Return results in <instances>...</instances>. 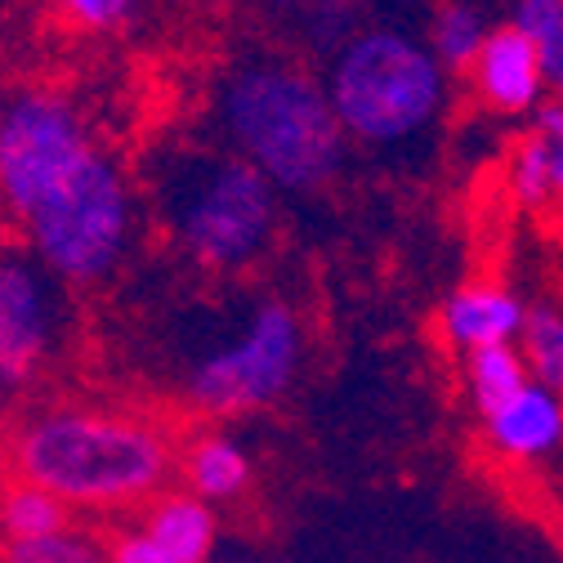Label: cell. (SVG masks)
<instances>
[{
    "mask_svg": "<svg viewBox=\"0 0 563 563\" xmlns=\"http://www.w3.org/2000/svg\"><path fill=\"white\" fill-rule=\"evenodd\" d=\"M5 456L14 478L95 515L157 501L175 470V443L162 426L108 407H45L19 420Z\"/></svg>",
    "mask_w": 563,
    "mask_h": 563,
    "instance_id": "6da1fadb",
    "label": "cell"
},
{
    "mask_svg": "<svg viewBox=\"0 0 563 563\" xmlns=\"http://www.w3.org/2000/svg\"><path fill=\"white\" fill-rule=\"evenodd\" d=\"M210 108L224 148L277 192H313L344 166V130L322 81L287 54H242L216 81Z\"/></svg>",
    "mask_w": 563,
    "mask_h": 563,
    "instance_id": "7a4b0ae2",
    "label": "cell"
},
{
    "mask_svg": "<svg viewBox=\"0 0 563 563\" xmlns=\"http://www.w3.org/2000/svg\"><path fill=\"white\" fill-rule=\"evenodd\" d=\"M148 184L175 246L206 268L238 273L277 238V188L229 148H162Z\"/></svg>",
    "mask_w": 563,
    "mask_h": 563,
    "instance_id": "3957f363",
    "label": "cell"
},
{
    "mask_svg": "<svg viewBox=\"0 0 563 563\" xmlns=\"http://www.w3.org/2000/svg\"><path fill=\"white\" fill-rule=\"evenodd\" d=\"M322 90L344 139L398 148L434 130L448 103V73L426 36L398 23H367L340 36Z\"/></svg>",
    "mask_w": 563,
    "mask_h": 563,
    "instance_id": "277c9868",
    "label": "cell"
},
{
    "mask_svg": "<svg viewBox=\"0 0 563 563\" xmlns=\"http://www.w3.org/2000/svg\"><path fill=\"white\" fill-rule=\"evenodd\" d=\"M23 251H32L58 282H99L108 277L134 238V188L121 162L95 144L32 210L14 224Z\"/></svg>",
    "mask_w": 563,
    "mask_h": 563,
    "instance_id": "5b68a950",
    "label": "cell"
},
{
    "mask_svg": "<svg viewBox=\"0 0 563 563\" xmlns=\"http://www.w3.org/2000/svg\"><path fill=\"white\" fill-rule=\"evenodd\" d=\"M90 148L95 134L63 90L27 86L0 99V220L19 224Z\"/></svg>",
    "mask_w": 563,
    "mask_h": 563,
    "instance_id": "8992f818",
    "label": "cell"
},
{
    "mask_svg": "<svg viewBox=\"0 0 563 563\" xmlns=\"http://www.w3.org/2000/svg\"><path fill=\"white\" fill-rule=\"evenodd\" d=\"M305 358V327L287 300H260L246 327L206 354L188 376V398L210 416L273 407Z\"/></svg>",
    "mask_w": 563,
    "mask_h": 563,
    "instance_id": "52a82bcc",
    "label": "cell"
},
{
    "mask_svg": "<svg viewBox=\"0 0 563 563\" xmlns=\"http://www.w3.org/2000/svg\"><path fill=\"white\" fill-rule=\"evenodd\" d=\"M63 282L23 246H0V385H27L58 340Z\"/></svg>",
    "mask_w": 563,
    "mask_h": 563,
    "instance_id": "ba28073f",
    "label": "cell"
},
{
    "mask_svg": "<svg viewBox=\"0 0 563 563\" xmlns=\"http://www.w3.org/2000/svg\"><path fill=\"white\" fill-rule=\"evenodd\" d=\"M470 86H474V99L497 117H532L537 103L550 95L541 54L532 36L519 32L515 23L487 32L478 58L470 63Z\"/></svg>",
    "mask_w": 563,
    "mask_h": 563,
    "instance_id": "9c48e42d",
    "label": "cell"
},
{
    "mask_svg": "<svg viewBox=\"0 0 563 563\" xmlns=\"http://www.w3.org/2000/svg\"><path fill=\"white\" fill-rule=\"evenodd\" d=\"M483 439L510 465L545 461L563 448V394L545 385H523L510 402L483 416Z\"/></svg>",
    "mask_w": 563,
    "mask_h": 563,
    "instance_id": "30bf717a",
    "label": "cell"
},
{
    "mask_svg": "<svg viewBox=\"0 0 563 563\" xmlns=\"http://www.w3.org/2000/svg\"><path fill=\"white\" fill-rule=\"evenodd\" d=\"M523 313L528 305L501 287V282H470V287L452 291L439 309V335L474 354V349H492V344H515L523 331Z\"/></svg>",
    "mask_w": 563,
    "mask_h": 563,
    "instance_id": "8fae6325",
    "label": "cell"
},
{
    "mask_svg": "<svg viewBox=\"0 0 563 563\" xmlns=\"http://www.w3.org/2000/svg\"><path fill=\"white\" fill-rule=\"evenodd\" d=\"M139 528L157 545H166L179 563H206L216 554V537H220L216 506L192 497V492H162L157 501L144 506V523Z\"/></svg>",
    "mask_w": 563,
    "mask_h": 563,
    "instance_id": "7c38bea8",
    "label": "cell"
},
{
    "mask_svg": "<svg viewBox=\"0 0 563 563\" xmlns=\"http://www.w3.org/2000/svg\"><path fill=\"white\" fill-rule=\"evenodd\" d=\"M179 470H184V483L192 497L201 501H233L246 492L251 483V461L246 452L224 439V434H201L188 443V452L179 456Z\"/></svg>",
    "mask_w": 563,
    "mask_h": 563,
    "instance_id": "4fadbf2b",
    "label": "cell"
},
{
    "mask_svg": "<svg viewBox=\"0 0 563 563\" xmlns=\"http://www.w3.org/2000/svg\"><path fill=\"white\" fill-rule=\"evenodd\" d=\"M67 528H73V510L58 497H49L45 487L23 483V478L0 483V532L10 541H41Z\"/></svg>",
    "mask_w": 563,
    "mask_h": 563,
    "instance_id": "5bb4252c",
    "label": "cell"
},
{
    "mask_svg": "<svg viewBox=\"0 0 563 563\" xmlns=\"http://www.w3.org/2000/svg\"><path fill=\"white\" fill-rule=\"evenodd\" d=\"M523 385H532V376H528L519 344H492V349H474V354H465V389H470L478 416L510 402Z\"/></svg>",
    "mask_w": 563,
    "mask_h": 563,
    "instance_id": "9a60e30c",
    "label": "cell"
},
{
    "mask_svg": "<svg viewBox=\"0 0 563 563\" xmlns=\"http://www.w3.org/2000/svg\"><path fill=\"white\" fill-rule=\"evenodd\" d=\"M487 32L492 27L483 23V14L474 5H465V0H448V5L434 10L426 41H430L434 58L443 63V73H456V67H465V73H470V63L478 58Z\"/></svg>",
    "mask_w": 563,
    "mask_h": 563,
    "instance_id": "2e32d148",
    "label": "cell"
},
{
    "mask_svg": "<svg viewBox=\"0 0 563 563\" xmlns=\"http://www.w3.org/2000/svg\"><path fill=\"white\" fill-rule=\"evenodd\" d=\"M519 354H523L528 376H532L537 385L563 394V309H554V305H532V309L523 313Z\"/></svg>",
    "mask_w": 563,
    "mask_h": 563,
    "instance_id": "e0dca14e",
    "label": "cell"
},
{
    "mask_svg": "<svg viewBox=\"0 0 563 563\" xmlns=\"http://www.w3.org/2000/svg\"><path fill=\"white\" fill-rule=\"evenodd\" d=\"M510 23L532 36L545 67V90L563 99V0H515Z\"/></svg>",
    "mask_w": 563,
    "mask_h": 563,
    "instance_id": "ac0fdd59",
    "label": "cell"
},
{
    "mask_svg": "<svg viewBox=\"0 0 563 563\" xmlns=\"http://www.w3.org/2000/svg\"><path fill=\"white\" fill-rule=\"evenodd\" d=\"M5 563H112V550L103 537H90V532H54V537H41V541H10Z\"/></svg>",
    "mask_w": 563,
    "mask_h": 563,
    "instance_id": "d6986e66",
    "label": "cell"
},
{
    "mask_svg": "<svg viewBox=\"0 0 563 563\" xmlns=\"http://www.w3.org/2000/svg\"><path fill=\"white\" fill-rule=\"evenodd\" d=\"M510 192L519 206H554L559 188H554V170H550V153L537 134L519 139V148L510 157Z\"/></svg>",
    "mask_w": 563,
    "mask_h": 563,
    "instance_id": "ffe728a7",
    "label": "cell"
},
{
    "mask_svg": "<svg viewBox=\"0 0 563 563\" xmlns=\"http://www.w3.org/2000/svg\"><path fill=\"white\" fill-rule=\"evenodd\" d=\"M54 5L67 23H77L86 32H112L134 14L139 0H54Z\"/></svg>",
    "mask_w": 563,
    "mask_h": 563,
    "instance_id": "44dd1931",
    "label": "cell"
},
{
    "mask_svg": "<svg viewBox=\"0 0 563 563\" xmlns=\"http://www.w3.org/2000/svg\"><path fill=\"white\" fill-rule=\"evenodd\" d=\"M532 134L541 139L545 153H550L554 188H559V197H563V99L545 95V99L537 103V112H532Z\"/></svg>",
    "mask_w": 563,
    "mask_h": 563,
    "instance_id": "7402d4cb",
    "label": "cell"
},
{
    "mask_svg": "<svg viewBox=\"0 0 563 563\" xmlns=\"http://www.w3.org/2000/svg\"><path fill=\"white\" fill-rule=\"evenodd\" d=\"M108 550H112V563H179L166 545H157L144 528H112L108 537Z\"/></svg>",
    "mask_w": 563,
    "mask_h": 563,
    "instance_id": "603a6c76",
    "label": "cell"
},
{
    "mask_svg": "<svg viewBox=\"0 0 563 563\" xmlns=\"http://www.w3.org/2000/svg\"><path fill=\"white\" fill-rule=\"evenodd\" d=\"M554 220H559V229H563V197L554 201Z\"/></svg>",
    "mask_w": 563,
    "mask_h": 563,
    "instance_id": "cb8c5ba5",
    "label": "cell"
},
{
    "mask_svg": "<svg viewBox=\"0 0 563 563\" xmlns=\"http://www.w3.org/2000/svg\"><path fill=\"white\" fill-rule=\"evenodd\" d=\"M0 5H19V0H0Z\"/></svg>",
    "mask_w": 563,
    "mask_h": 563,
    "instance_id": "d4e9b609",
    "label": "cell"
}]
</instances>
